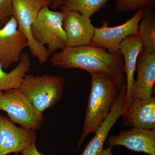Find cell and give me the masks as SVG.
<instances>
[{"mask_svg": "<svg viewBox=\"0 0 155 155\" xmlns=\"http://www.w3.org/2000/svg\"><path fill=\"white\" fill-rule=\"evenodd\" d=\"M50 62L59 68L101 72L120 89L126 85L124 59L120 53L112 54L91 45L66 47L53 54Z\"/></svg>", "mask_w": 155, "mask_h": 155, "instance_id": "obj_1", "label": "cell"}, {"mask_svg": "<svg viewBox=\"0 0 155 155\" xmlns=\"http://www.w3.org/2000/svg\"><path fill=\"white\" fill-rule=\"evenodd\" d=\"M89 73L91 75V91L78 149L87 136L97 132L110 114L122 89L104 73Z\"/></svg>", "mask_w": 155, "mask_h": 155, "instance_id": "obj_2", "label": "cell"}, {"mask_svg": "<svg viewBox=\"0 0 155 155\" xmlns=\"http://www.w3.org/2000/svg\"><path fill=\"white\" fill-rule=\"evenodd\" d=\"M65 84L64 78L60 75L27 74L19 88L34 107L43 114L61 101Z\"/></svg>", "mask_w": 155, "mask_h": 155, "instance_id": "obj_3", "label": "cell"}, {"mask_svg": "<svg viewBox=\"0 0 155 155\" xmlns=\"http://www.w3.org/2000/svg\"><path fill=\"white\" fill-rule=\"evenodd\" d=\"M64 14L52 11L47 6L40 10L31 28L33 38L39 44L48 46L50 56L67 46L63 28Z\"/></svg>", "mask_w": 155, "mask_h": 155, "instance_id": "obj_4", "label": "cell"}, {"mask_svg": "<svg viewBox=\"0 0 155 155\" xmlns=\"http://www.w3.org/2000/svg\"><path fill=\"white\" fill-rule=\"evenodd\" d=\"M12 15L16 19L19 30L27 41V47L32 56L41 64L48 61L49 57L45 46L35 41L31 34V28L40 10L51 5V0H12Z\"/></svg>", "mask_w": 155, "mask_h": 155, "instance_id": "obj_5", "label": "cell"}, {"mask_svg": "<svg viewBox=\"0 0 155 155\" xmlns=\"http://www.w3.org/2000/svg\"><path fill=\"white\" fill-rule=\"evenodd\" d=\"M0 110L6 112L11 121L25 129L38 130L45 120L42 113L34 107L19 88L0 94Z\"/></svg>", "mask_w": 155, "mask_h": 155, "instance_id": "obj_6", "label": "cell"}, {"mask_svg": "<svg viewBox=\"0 0 155 155\" xmlns=\"http://www.w3.org/2000/svg\"><path fill=\"white\" fill-rule=\"evenodd\" d=\"M144 11L145 9L137 10L127 22L115 27H109L108 21H104L101 27H95L91 45L107 50L112 54L119 53V46L121 42L127 37L138 33L139 25Z\"/></svg>", "mask_w": 155, "mask_h": 155, "instance_id": "obj_7", "label": "cell"}, {"mask_svg": "<svg viewBox=\"0 0 155 155\" xmlns=\"http://www.w3.org/2000/svg\"><path fill=\"white\" fill-rule=\"evenodd\" d=\"M27 47L26 37L19 28L14 17L0 28V64L3 69L19 63L22 52Z\"/></svg>", "mask_w": 155, "mask_h": 155, "instance_id": "obj_8", "label": "cell"}, {"mask_svg": "<svg viewBox=\"0 0 155 155\" xmlns=\"http://www.w3.org/2000/svg\"><path fill=\"white\" fill-rule=\"evenodd\" d=\"M35 130L18 127L5 116L0 115V155L22 153L35 143Z\"/></svg>", "mask_w": 155, "mask_h": 155, "instance_id": "obj_9", "label": "cell"}, {"mask_svg": "<svg viewBox=\"0 0 155 155\" xmlns=\"http://www.w3.org/2000/svg\"><path fill=\"white\" fill-rule=\"evenodd\" d=\"M64 14L63 28L67 39V47L91 45L95 27L90 18L74 11L61 9Z\"/></svg>", "mask_w": 155, "mask_h": 155, "instance_id": "obj_10", "label": "cell"}, {"mask_svg": "<svg viewBox=\"0 0 155 155\" xmlns=\"http://www.w3.org/2000/svg\"><path fill=\"white\" fill-rule=\"evenodd\" d=\"M106 144L123 146L137 152L155 155V130L132 127L122 130L117 135L110 136Z\"/></svg>", "mask_w": 155, "mask_h": 155, "instance_id": "obj_11", "label": "cell"}, {"mask_svg": "<svg viewBox=\"0 0 155 155\" xmlns=\"http://www.w3.org/2000/svg\"><path fill=\"white\" fill-rule=\"evenodd\" d=\"M136 70L137 78L130 90L131 101L153 96L155 82V53L142 51L137 59Z\"/></svg>", "mask_w": 155, "mask_h": 155, "instance_id": "obj_12", "label": "cell"}, {"mask_svg": "<svg viewBox=\"0 0 155 155\" xmlns=\"http://www.w3.org/2000/svg\"><path fill=\"white\" fill-rule=\"evenodd\" d=\"M120 117L126 127L155 130V98L132 100Z\"/></svg>", "mask_w": 155, "mask_h": 155, "instance_id": "obj_13", "label": "cell"}, {"mask_svg": "<svg viewBox=\"0 0 155 155\" xmlns=\"http://www.w3.org/2000/svg\"><path fill=\"white\" fill-rule=\"evenodd\" d=\"M143 50L142 42L138 33L127 37L119 45V53L124 59V71L126 77L125 110L129 107L131 102L130 90L134 81V74L137 59Z\"/></svg>", "mask_w": 155, "mask_h": 155, "instance_id": "obj_14", "label": "cell"}, {"mask_svg": "<svg viewBox=\"0 0 155 155\" xmlns=\"http://www.w3.org/2000/svg\"><path fill=\"white\" fill-rule=\"evenodd\" d=\"M31 63L27 53H22L17 67L8 72L0 75V94L6 91L19 88L25 75L30 70Z\"/></svg>", "mask_w": 155, "mask_h": 155, "instance_id": "obj_15", "label": "cell"}, {"mask_svg": "<svg viewBox=\"0 0 155 155\" xmlns=\"http://www.w3.org/2000/svg\"><path fill=\"white\" fill-rule=\"evenodd\" d=\"M139 25V35L142 42L143 51L155 53V13L153 9H145L143 17Z\"/></svg>", "mask_w": 155, "mask_h": 155, "instance_id": "obj_16", "label": "cell"}, {"mask_svg": "<svg viewBox=\"0 0 155 155\" xmlns=\"http://www.w3.org/2000/svg\"><path fill=\"white\" fill-rule=\"evenodd\" d=\"M109 0H64L61 9L77 11L90 18L104 7Z\"/></svg>", "mask_w": 155, "mask_h": 155, "instance_id": "obj_17", "label": "cell"}, {"mask_svg": "<svg viewBox=\"0 0 155 155\" xmlns=\"http://www.w3.org/2000/svg\"><path fill=\"white\" fill-rule=\"evenodd\" d=\"M116 9L119 12L154 9L155 0H116Z\"/></svg>", "mask_w": 155, "mask_h": 155, "instance_id": "obj_18", "label": "cell"}, {"mask_svg": "<svg viewBox=\"0 0 155 155\" xmlns=\"http://www.w3.org/2000/svg\"><path fill=\"white\" fill-rule=\"evenodd\" d=\"M13 1L0 0V28L13 17Z\"/></svg>", "mask_w": 155, "mask_h": 155, "instance_id": "obj_19", "label": "cell"}, {"mask_svg": "<svg viewBox=\"0 0 155 155\" xmlns=\"http://www.w3.org/2000/svg\"><path fill=\"white\" fill-rule=\"evenodd\" d=\"M21 153L22 155H44L38 151L35 145V143L30 145Z\"/></svg>", "mask_w": 155, "mask_h": 155, "instance_id": "obj_20", "label": "cell"}, {"mask_svg": "<svg viewBox=\"0 0 155 155\" xmlns=\"http://www.w3.org/2000/svg\"><path fill=\"white\" fill-rule=\"evenodd\" d=\"M51 7L53 10L58 9L59 7H61L62 3L64 0H51Z\"/></svg>", "mask_w": 155, "mask_h": 155, "instance_id": "obj_21", "label": "cell"}, {"mask_svg": "<svg viewBox=\"0 0 155 155\" xmlns=\"http://www.w3.org/2000/svg\"><path fill=\"white\" fill-rule=\"evenodd\" d=\"M5 71L3 70V67L2 65L0 64V75H2L3 73H5Z\"/></svg>", "mask_w": 155, "mask_h": 155, "instance_id": "obj_22", "label": "cell"}, {"mask_svg": "<svg viewBox=\"0 0 155 155\" xmlns=\"http://www.w3.org/2000/svg\"></svg>", "mask_w": 155, "mask_h": 155, "instance_id": "obj_23", "label": "cell"}]
</instances>
